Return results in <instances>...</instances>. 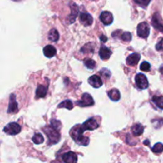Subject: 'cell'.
<instances>
[{
    "label": "cell",
    "instance_id": "cell-1",
    "mask_svg": "<svg viewBox=\"0 0 163 163\" xmlns=\"http://www.w3.org/2000/svg\"><path fill=\"white\" fill-rule=\"evenodd\" d=\"M45 133L46 134L48 137V140H49V145H53V144L57 143L60 141V138H61V135L60 133L58 132L57 130L53 128L52 126H46V128H44Z\"/></svg>",
    "mask_w": 163,
    "mask_h": 163
},
{
    "label": "cell",
    "instance_id": "cell-2",
    "mask_svg": "<svg viewBox=\"0 0 163 163\" xmlns=\"http://www.w3.org/2000/svg\"><path fill=\"white\" fill-rule=\"evenodd\" d=\"M21 126L17 123H8L4 127L3 131L9 135H16L21 131Z\"/></svg>",
    "mask_w": 163,
    "mask_h": 163
},
{
    "label": "cell",
    "instance_id": "cell-3",
    "mask_svg": "<svg viewBox=\"0 0 163 163\" xmlns=\"http://www.w3.org/2000/svg\"><path fill=\"white\" fill-rule=\"evenodd\" d=\"M135 84L137 87L140 89H146L149 85L147 78L142 73H139L135 76Z\"/></svg>",
    "mask_w": 163,
    "mask_h": 163
},
{
    "label": "cell",
    "instance_id": "cell-4",
    "mask_svg": "<svg viewBox=\"0 0 163 163\" xmlns=\"http://www.w3.org/2000/svg\"><path fill=\"white\" fill-rule=\"evenodd\" d=\"M137 33L138 36L142 38H146L149 36L150 27L146 22H142L137 27Z\"/></svg>",
    "mask_w": 163,
    "mask_h": 163
},
{
    "label": "cell",
    "instance_id": "cell-5",
    "mask_svg": "<svg viewBox=\"0 0 163 163\" xmlns=\"http://www.w3.org/2000/svg\"><path fill=\"white\" fill-rule=\"evenodd\" d=\"M95 103H94L92 97L88 93H84L81 97V100L77 102V104L80 107H88V106L93 105Z\"/></svg>",
    "mask_w": 163,
    "mask_h": 163
},
{
    "label": "cell",
    "instance_id": "cell-6",
    "mask_svg": "<svg viewBox=\"0 0 163 163\" xmlns=\"http://www.w3.org/2000/svg\"><path fill=\"white\" fill-rule=\"evenodd\" d=\"M82 126L84 131H93L96 130V128L99 127V124L96 122V120L95 118H91V119H88V120H86V121L84 122V123H83Z\"/></svg>",
    "mask_w": 163,
    "mask_h": 163
},
{
    "label": "cell",
    "instance_id": "cell-7",
    "mask_svg": "<svg viewBox=\"0 0 163 163\" xmlns=\"http://www.w3.org/2000/svg\"><path fill=\"white\" fill-rule=\"evenodd\" d=\"M84 128H83L82 125H77L74 127H72L70 131V135L72 136V139L74 141L77 140L79 137H81V135H83L84 134Z\"/></svg>",
    "mask_w": 163,
    "mask_h": 163
},
{
    "label": "cell",
    "instance_id": "cell-8",
    "mask_svg": "<svg viewBox=\"0 0 163 163\" xmlns=\"http://www.w3.org/2000/svg\"><path fill=\"white\" fill-rule=\"evenodd\" d=\"M100 21L104 23L105 26H109L113 22V16L111 13L108 12V11H104L102 12L100 16Z\"/></svg>",
    "mask_w": 163,
    "mask_h": 163
},
{
    "label": "cell",
    "instance_id": "cell-9",
    "mask_svg": "<svg viewBox=\"0 0 163 163\" xmlns=\"http://www.w3.org/2000/svg\"><path fill=\"white\" fill-rule=\"evenodd\" d=\"M18 103L16 102L15 96H14V94H11V96H10L9 107H8V109H7V112L16 113V112H18Z\"/></svg>",
    "mask_w": 163,
    "mask_h": 163
},
{
    "label": "cell",
    "instance_id": "cell-10",
    "mask_svg": "<svg viewBox=\"0 0 163 163\" xmlns=\"http://www.w3.org/2000/svg\"><path fill=\"white\" fill-rule=\"evenodd\" d=\"M80 21L85 27H89L92 24L93 18L91 14L88 13H81L80 15Z\"/></svg>",
    "mask_w": 163,
    "mask_h": 163
},
{
    "label": "cell",
    "instance_id": "cell-11",
    "mask_svg": "<svg viewBox=\"0 0 163 163\" xmlns=\"http://www.w3.org/2000/svg\"><path fill=\"white\" fill-rule=\"evenodd\" d=\"M88 83L90 85H91L93 88H99L103 85V81H102L101 78L97 75L91 76V77H89Z\"/></svg>",
    "mask_w": 163,
    "mask_h": 163
},
{
    "label": "cell",
    "instance_id": "cell-12",
    "mask_svg": "<svg viewBox=\"0 0 163 163\" xmlns=\"http://www.w3.org/2000/svg\"><path fill=\"white\" fill-rule=\"evenodd\" d=\"M62 159L66 163H75L77 161V155L75 153L70 151V152L64 154L62 156Z\"/></svg>",
    "mask_w": 163,
    "mask_h": 163
},
{
    "label": "cell",
    "instance_id": "cell-13",
    "mask_svg": "<svg viewBox=\"0 0 163 163\" xmlns=\"http://www.w3.org/2000/svg\"><path fill=\"white\" fill-rule=\"evenodd\" d=\"M141 56L139 53H132V54L129 55L126 58V64L128 65H131V66H133L138 64V62H139L140 60Z\"/></svg>",
    "mask_w": 163,
    "mask_h": 163
},
{
    "label": "cell",
    "instance_id": "cell-14",
    "mask_svg": "<svg viewBox=\"0 0 163 163\" xmlns=\"http://www.w3.org/2000/svg\"><path fill=\"white\" fill-rule=\"evenodd\" d=\"M99 55L102 60H107L111 55V51L106 46H102L99 51Z\"/></svg>",
    "mask_w": 163,
    "mask_h": 163
},
{
    "label": "cell",
    "instance_id": "cell-15",
    "mask_svg": "<svg viewBox=\"0 0 163 163\" xmlns=\"http://www.w3.org/2000/svg\"><path fill=\"white\" fill-rule=\"evenodd\" d=\"M71 10H72V14L68 16V22L69 24H72V23L75 22L76 17H77V14H78V7L75 3H72L71 4Z\"/></svg>",
    "mask_w": 163,
    "mask_h": 163
},
{
    "label": "cell",
    "instance_id": "cell-16",
    "mask_svg": "<svg viewBox=\"0 0 163 163\" xmlns=\"http://www.w3.org/2000/svg\"><path fill=\"white\" fill-rule=\"evenodd\" d=\"M43 53L46 57L51 58L54 57L57 53V50L53 46H46L43 49Z\"/></svg>",
    "mask_w": 163,
    "mask_h": 163
},
{
    "label": "cell",
    "instance_id": "cell-17",
    "mask_svg": "<svg viewBox=\"0 0 163 163\" xmlns=\"http://www.w3.org/2000/svg\"><path fill=\"white\" fill-rule=\"evenodd\" d=\"M131 131L134 136L137 137V136H139V135H141L142 133H143L144 127L142 126V125L139 124V123H136V124L133 125V126H131Z\"/></svg>",
    "mask_w": 163,
    "mask_h": 163
},
{
    "label": "cell",
    "instance_id": "cell-18",
    "mask_svg": "<svg viewBox=\"0 0 163 163\" xmlns=\"http://www.w3.org/2000/svg\"><path fill=\"white\" fill-rule=\"evenodd\" d=\"M107 95H108V97L110 98V100H111L112 101H119L120 100V97H121L119 91L118 89H116V88L109 91Z\"/></svg>",
    "mask_w": 163,
    "mask_h": 163
},
{
    "label": "cell",
    "instance_id": "cell-19",
    "mask_svg": "<svg viewBox=\"0 0 163 163\" xmlns=\"http://www.w3.org/2000/svg\"><path fill=\"white\" fill-rule=\"evenodd\" d=\"M47 93V88L43 85H39L36 91V98H43L46 96Z\"/></svg>",
    "mask_w": 163,
    "mask_h": 163
},
{
    "label": "cell",
    "instance_id": "cell-20",
    "mask_svg": "<svg viewBox=\"0 0 163 163\" xmlns=\"http://www.w3.org/2000/svg\"><path fill=\"white\" fill-rule=\"evenodd\" d=\"M48 38H49V40L51 41V42H57L58 39H59V33L57 32V30H55V29H52V30L49 32Z\"/></svg>",
    "mask_w": 163,
    "mask_h": 163
},
{
    "label": "cell",
    "instance_id": "cell-21",
    "mask_svg": "<svg viewBox=\"0 0 163 163\" xmlns=\"http://www.w3.org/2000/svg\"><path fill=\"white\" fill-rule=\"evenodd\" d=\"M72 107H73V104H72V101L69 100H65L58 105V108H66L71 110V109H72Z\"/></svg>",
    "mask_w": 163,
    "mask_h": 163
},
{
    "label": "cell",
    "instance_id": "cell-22",
    "mask_svg": "<svg viewBox=\"0 0 163 163\" xmlns=\"http://www.w3.org/2000/svg\"><path fill=\"white\" fill-rule=\"evenodd\" d=\"M152 101L157 107L163 110V96H154L152 98Z\"/></svg>",
    "mask_w": 163,
    "mask_h": 163
},
{
    "label": "cell",
    "instance_id": "cell-23",
    "mask_svg": "<svg viewBox=\"0 0 163 163\" xmlns=\"http://www.w3.org/2000/svg\"><path fill=\"white\" fill-rule=\"evenodd\" d=\"M32 140L35 144H42V142H44V138L40 133H37L33 135Z\"/></svg>",
    "mask_w": 163,
    "mask_h": 163
},
{
    "label": "cell",
    "instance_id": "cell-24",
    "mask_svg": "<svg viewBox=\"0 0 163 163\" xmlns=\"http://www.w3.org/2000/svg\"><path fill=\"white\" fill-rule=\"evenodd\" d=\"M152 25L156 29H158L160 31L163 32V26H161V23L158 21V18H156V14L154 16V18L152 19Z\"/></svg>",
    "mask_w": 163,
    "mask_h": 163
},
{
    "label": "cell",
    "instance_id": "cell-25",
    "mask_svg": "<svg viewBox=\"0 0 163 163\" xmlns=\"http://www.w3.org/2000/svg\"><path fill=\"white\" fill-rule=\"evenodd\" d=\"M84 65L89 69H93L96 65V63L92 59H86L84 61Z\"/></svg>",
    "mask_w": 163,
    "mask_h": 163
},
{
    "label": "cell",
    "instance_id": "cell-26",
    "mask_svg": "<svg viewBox=\"0 0 163 163\" xmlns=\"http://www.w3.org/2000/svg\"><path fill=\"white\" fill-rule=\"evenodd\" d=\"M152 151L154 153H161L163 151V144L161 142H158L153 146Z\"/></svg>",
    "mask_w": 163,
    "mask_h": 163
},
{
    "label": "cell",
    "instance_id": "cell-27",
    "mask_svg": "<svg viewBox=\"0 0 163 163\" xmlns=\"http://www.w3.org/2000/svg\"><path fill=\"white\" fill-rule=\"evenodd\" d=\"M50 123V126L57 131H59L60 129H61V127H62V123H61V122L58 121V120H56V119H52Z\"/></svg>",
    "mask_w": 163,
    "mask_h": 163
},
{
    "label": "cell",
    "instance_id": "cell-28",
    "mask_svg": "<svg viewBox=\"0 0 163 163\" xmlns=\"http://www.w3.org/2000/svg\"><path fill=\"white\" fill-rule=\"evenodd\" d=\"M121 39L124 42H130L131 40V34L130 32H124V33H122L121 35Z\"/></svg>",
    "mask_w": 163,
    "mask_h": 163
},
{
    "label": "cell",
    "instance_id": "cell-29",
    "mask_svg": "<svg viewBox=\"0 0 163 163\" xmlns=\"http://www.w3.org/2000/svg\"><path fill=\"white\" fill-rule=\"evenodd\" d=\"M137 4H139V6H141L143 8H146V7H147L148 4L150 3L151 0H134Z\"/></svg>",
    "mask_w": 163,
    "mask_h": 163
},
{
    "label": "cell",
    "instance_id": "cell-30",
    "mask_svg": "<svg viewBox=\"0 0 163 163\" xmlns=\"http://www.w3.org/2000/svg\"><path fill=\"white\" fill-rule=\"evenodd\" d=\"M140 69L142 71H145V72H148L151 69V65L148 62H143L140 65Z\"/></svg>",
    "mask_w": 163,
    "mask_h": 163
},
{
    "label": "cell",
    "instance_id": "cell-31",
    "mask_svg": "<svg viewBox=\"0 0 163 163\" xmlns=\"http://www.w3.org/2000/svg\"><path fill=\"white\" fill-rule=\"evenodd\" d=\"M156 49L158 51H163V38H161L156 45Z\"/></svg>",
    "mask_w": 163,
    "mask_h": 163
},
{
    "label": "cell",
    "instance_id": "cell-32",
    "mask_svg": "<svg viewBox=\"0 0 163 163\" xmlns=\"http://www.w3.org/2000/svg\"><path fill=\"white\" fill-rule=\"evenodd\" d=\"M100 40H101V41H103V42H107V37H105V36L102 35L101 37H100Z\"/></svg>",
    "mask_w": 163,
    "mask_h": 163
},
{
    "label": "cell",
    "instance_id": "cell-33",
    "mask_svg": "<svg viewBox=\"0 0 163 163\" xmlns=\"http://www.w3.org/2000/svg\"><path fill=\"white\" fill-rule=\"evenodd\" d=\"M160 72H161V73L163 74V65H161V68H160Z\"/></svg>",
    "mask_w": 163,
    "mask_h": 163
}]
</instances>
